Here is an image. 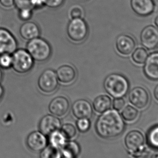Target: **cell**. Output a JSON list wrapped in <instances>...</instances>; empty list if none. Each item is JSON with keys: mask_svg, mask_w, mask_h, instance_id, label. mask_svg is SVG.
I'll list each match as a JSON object with an SVG mask.
<instances>
[{"mask_svg": "<svg viewBox=\"0 0 158 158\" xmlns=\"http://www.w3.org/2000/svg\"><path fill=\"white\" fill-rule=\"evenodd\" d=\"M125 123L121 114L118 110H108L98 118L95 124L97 133L101 138L110 139L123 133Z\"/></svg>", "mask_w": 158, "mask_h": 158, "instance_id": "6da1fadb", "label": "cell"}, {"mask_svg": "<svg viewBox=\"0 0 158 158\" xmlns=\"http://www.w3.org/2000/svg\"><path fill=\"white\" fill-rule=\"evenodd\" d=\"M103 85L106 92L114 98L125 97L130 88L127 79L123 75L117 73H113L107 77Z\"/></svg>", "mask_w": 158, "mask_h": 158, "instance_id": "7a4b0ae2", "label": "cell"}, {"mask_svg": "<svg viewBox=\"0 0 158 158\" xmlns=\"http://www.w3.org/2000/svg\"><path fill=\"white\" fill-rule=\"evenodd\" d=\"M26 49L34 61L40 63L48 61L52 54L51 44L42 37H38L28 41Z\"/></svg>", "mask_w": 158, "mask_h": 158, "instance_id": "3957f363", "label": "cell"}, {"mask_svg": "<svg viewBox=\"0 0 158 158\" xmlns=\"http://www.w3.org/2000/svg\"><path fill=\"white\" fill-rule=\"evenodd\" d=\"M11 69L19 74H26L31 70L35 61L26 49L18 48L13 54Z\"/></svg>", "mask_w": 158, "mask_h": 158, "instance_id": "277c9868", "label": "cell"}, {"mask_svg": "<svg viewBox=\"0 0 158 158\" xmlns=\"http://www.w3.org/2000/svg\"><path fill=\"white\" fill-rule=\"evenodd\" d=\"M88 24L83 18L71 19L67 27V34L69 39L75 44H80L88 36Z\"/></svg>", "mask_w": 158, "mask_h": 158, "instance_id": "5b68a950", "label": "cell"}, {"mask_svg": "<svg viewBox=\"0 0 158 158\" xmlns=\"http://www.w3.org/2000/svg\"><path fill=\"white\" fill-rule=\"evenodd\" d=\"M40 89L45 93H51L57 89L59 81L55 70L51 68L44 70L38 79Z\"/></svg>", "mask_w": 158, "mask_h": 158, "instance_id": "8992f818", "label": "cell"}, {"mask_svg": "<svg viewBox=\"0 0 158 158\" xmlns=\"http://www.w3.org/2000/svg\"><path fill=\"white\" fill-rule=\"evenodd\" d=\"M18 48V41L15 36L7 29L0 28V55L12 54Z\"/></svg>", "mask_w": 158, "mask_h": 158, "instance_id": "52a82bcc", "label": "cell"}, {"mask_svg": "<svg viewBox=\"0 0 158 158\" xmlns=\"http://www.w3.org/2000/svg\"><path fill=\"white\" fill-rule=\"evenodd\" d=\"M143 46L148 50H153L158 47V29L153 26H148L143 29L140 34Z\"/></svg>", "mask_w": 158, "mask_h": 158, "instance_id": "ba28073f", "label": "cell"}, {"mask_svg": "<svg viewBox=\"0 0 158 158\" xmlns=\"http://www.w3.org/2000/svg\"><path fill=\"white\" fill-rule=\"evenodd\" d=\"M129 100L135 107L141 110L144 109L149 104L148 93L145 88L136 87L130 91Z\"/></svg>", "mask_w": 158, "mask_h": 158, "instance_id": "9c48e42d", "label": "cell"}, {"mask_svg": "<svg viewBox=\"0 0 158 158\" xmlns=\"http://www.w3.org/2000/svg\"><path fill=\"white\" fill-rule=\"evenodd\" d=\"M145 143L143 134L138 131L134 130L129 132L125 139V144L128 150L133 153L143 149Z\"/></svg>", "mask_w": 158, "mask_h": 158, "instance_id": "30bf717a", "label": "cell"}, {"mask_svg": "<svg viewBox=\"0 0 158 158\" xmlns=\"http://www.w3.org/2000/svg\"><path fill=\"white\" fill-rule=\"evenodd\" d=\"M55 72L59 82L64 85L73 83L77 78V70L71 64H65L61 65Z\"/></svg>", "mask_w": 158, "mask_h": 158, "instance_id": "8fae6325", "label": "cell"}, {"mask_svg": "<svg viewBox=\"0 0 158 158\" xmlns=\"http://www.w3.org/2000/svg\"><path fill=\"white\" fill-rule=\"evenodd\" d=\"M20 36L27 41L40 37L41 29L38 24L31 21L24 22L19 29Z\"/></svg>", "mask_w": 158, "mask_h": 158, "instance_id": "7c38bea8", "label": "cell"}, {"mask_svg": "<svg viewBox=\"0 0 158 158\" xmlns=\"http://www.w3.org/2000/svg\"><path fill=\"white\" fill-rule=\"evenodd\" d=\"M143 72L147 78L158 80V52H154L147 56L145 62Z\"/></svg>", "mask_w": 158, "mask_h": 158, "instance_id": "4fadbf2b", "label": "cell"}, {"mask_svg": "<svg viewBox=\"0 0 158 158\" xmlns=\"http://www.w3.org/2000/svg\"><path fill=\"white\" fill-rule=\"evenodd\" d=\"M131 6L133 11L141 16L151 15L155 8L153 0H131Z\"/></svg>", "mask_w": 158, "mask_h": 158, "instance_id": "5bb4252c", "label": "cell"}, {"mask_svg": "<svg viewBox=\"0 0 158 158\" xmlns=\"http://www.w3.org/2000/svg\"><path fill=\"white\" fill-rule=\"evenodd\" d=\"M61 126L59 118L55 116L47 115L41 120L39 124L40 132L44 135H50L59 130Z\"/></svg>", "mask_w": 158, "mask_h": 158, "instance_id": "9a60e30c", "label": "cell"}, {"mask_svg": "<svg viewBox=\"0 0 158 158\" xmlns=\"http://www.w3.org/2000/svg\"><path fill=\"white\" fill-rule=\"evenodd\" d=\"M73 114L77 118H90L93 114L92 105L88 101L80 99L75 101L73 105Z\"/></svg>", "mask_w": 158, "mask_h": 158, "instance_id": "2e32d148", "label": "cell"}, {"mask_svg": "<svg viewBox=\"0 0 158 158\" xmlns=\"http://www.w3.org/2000/svg\"><path fill=\"white\" fill-rule=\"evenodd\" d=\"M116 46V48L120 54L123 55H130L134 51L135 42L129 35L121 34L117 37Z\"/></svg>", "mask_w": 158, "mask_h": 158, "instance_id": "e0dca14e", "label": "cell"}, {"mask_svg": "<svg viewBox=\"0 0 158 158\" xmlns=\"http://www.w3.org/2000/svg\"><path fill=\"white\" fill-rule=\"evenodd\" d=\"M47 140L44 134L40 132H34L29 135L27 144L34 152L41 151L46 147Z\"/></svg>", "mask_w": 158, "mask_h": 158, "instance_id": "ac0fdd59", "label": "cell"}, {"mask_svg": "<svg viewBox=\"0 0 158 158\" xmlns=\"http://www.w3.org/2000/svg\"><path fill=\"white\" fill-rule=\"evenodd\" d=\"M69 107V103L66 98L58 97L51 101L49 106V110L56 116H62L66 114Z\"/></svg>", "mask_w": 158, "mask_h": 158, "instance_id": "d6986e66", "label": "cell"}, {"mask_svg": "<svg viewBox=\"0 0 158 158\" xmlns=\"http://www.w3.org/2000/svg\"><path fill=\"white\" fill-rule=\"evenodd\" d=\"M111 105V99L106 95H99L95 99L93 102V107L95 112L101 114L110 110Z\"/></svg>", "mask_w": 158, "mask_h": 158, "instance_id": "ffe728a7", "label": "cell"}, {"mask_svg": "<svg viewBox=\"0 0 158 158\" xmlns=\"http://www.w3.org/2000/svg\"><path fill=\"white\" fill-rule=\"evenodd\" d=\"M66 139H67L61 132L57 130L50 134L49 141L52 147H54L55 149H60L64 146L66 143Z\"/></svg>", "mask_w": 158, "mask_h": 158, "instance_id": "44dd1931", "label": "cell"}, {"mask_svg": "<svg viewBox=\"0 0 158 158\" xmlns=\"http://www.w3.org/2000/svg\"><path fill=\"white\" fill-rule=\"evenodd\" d=\"M121 115L126 121L133 122L138 118V110L132 106L128 105L123 109Z\"/></svg>", "mask_w": 158, "mask_h": 158, "instance_id": "7402d4cb", "label": "cell"}, {"mask_svg": "<svg viewBox=\"0 0 158 158\" xmlns=\"http://www.w3.org/2000/svg\"><path fill=\"white\" fill-rule=\"evenodd\" d=\"M147 143L151 147L158 149V126L149 130L147 136Z\"/></svg>", "mask_w": 158, "mask_h": 158, "instance_id": "603a6c76", "label": "cell"}, {"mask_svg": "<svg viewBox=\"0 0 158 158\" xmlns=\"http://www.w3.org/2000/svg\"><path fill=\"white\" fill-rule=\"evenodd\" d=\"M84 15L85 11L84 8L81 5L77 4L72 5L68 10V16L70 20L74 19L83 18Z\"/></svg>", "mask_w": 158, "mask_h": 158, "instance_id": "cb8c5ba5", "label": "cell"}, {"mask_svg": "<svg viewBox=\"0 0 158 158\" xmlns=\"http://www.w3.org/2000/svg\"><path fill=\"white\" fill-rule=\"evenodd\" d=\"M148 53L143 48H138L136 49L132 55V59L135 63L138 64H143L146 60L147 59Z\"/></svg>", "mask_w": 158, "mask_h": 158, "instance_id": "d4e9b609", "label": "cell"}, {"mask_svg": "<svg viewBox=\"0 0 158 158\" xmlns=\"http://www.w3.org/2000/svg\"><path fill=\"white\" fill-rule=\"evenodd\" d=\"M13 64L12 54L5 53L0 55V68L4 70L11 69Z\"/></svg>", "mask_w": 158, "mask_h": 158, "instance_id": "484cf974", "label": "cell"}, {"mask_svg": "<svg viewBox=\"0 0 158 158\" xmlns=\"http://www.w3.org/2000/svg\"><path fill=\"white\" fill-rule=\"evenodd\" d=\"M61 132L67 139L73 138L77 134V130L71 124H65L61 128Z\"/></svg>", "mask_w": 158, "mask_h": 158, "instance_id": "4316f807", "label": "cell"}, {"mask_svg": "<svg viewBox=\"0 0 158 158\" xmlns=\"http://www.w3.org/2000/svg\"><path fill=\"white\" fill-rule=\"evenodd\" d=\"M63 148L74 156L75 157H77L80 152V148L79 144L75 141H70L66 143Z\"/></svg>", "mask_w": 158, "mask_h": 158, "instance_id": "83f0119b", "label": "cell"}, {"mask_svg": "<svg viewBox=\"0 0 158 158\" xmlns=\"http://www.w3.org/2000/svg\"><path fill=\"white\" fill-rule=\"evenodd\" d=\"M34 10L31 8H24L19 10L18 16L22 21H30L33 15Z\"/></svg>", "mask_w": 158, "mask_h": 158, "instance_id": "f1b7e54d", "label": "cell"}, {"mask_svg": "<svg viewBox=\"0 0 158 158\" xmlns=\"http://www.w3.org/2000/svg\"><path fill=\"white\" fill-rule=\"evenodd\" d=\"M57 150L58 149H55L51 146L46 147L41 151L40 158H55Z\"/></svg>", "mask_w": 158, "mask_h": 158, "instance_id": "f546056e", "label": "cell"}, {"mask_svg": "<svg viewBox=\"0 0 158 158\" xmlns=\"http://www.w3.org/2000/svg\"><path fill=\"white\" fill-rule=\"evenodd\" d=\"M77 124V128L80 132H87L90 128V122L88 118H79Z\"/></svg>", "mask_w": 158, "mask_h": 158, "instance_id": "4dcf8cb0", "label": "cell"}, {"mask_svg": "<svg viewBox=\"0 0 158 158\" xmlns=\"http://www.w3.org/2000/svg\"><path fill=\"white\" fill-rule=\"evenodd\" d=\"M33 0H14V7L18 10L24 8H32Z\"/></svg>", "mask_w": 158, "mask_h": 158, "instance_id": "1f68e13d", "label": "cell"}, {"mask_svg": "<svg viewBox=\"0 0 158 158\" xmlns=\"http://www.w3.org/2000/svg\"><path fill=\"white\" fill-rule=\"evenodd\" d=\"M45 7L51 9H57L64 5L65 0H44Z\"/></svg>", "mask_w": 158, "mask_h": 158, "instance_id": "d6a6232c", "label": "cell"}, {"mask_svg": "<svg viewBox=\"0 0 158 158\" xmlns=\"http://www.w3.org/2000/svg\"><path fill=\"white\" fill-rule=\"evenodd\" d=\"M125 101L123 98H115L113 101V108L118 111L123 110L125 107Z\"/></svg>", "mask_w": 158, "mask_h": 158, "instance_id": "836d02e7", "label": "cell"}, {"mask_svg": "<svg viewBox=\"0 0 158 158\" xmlns=\"http://www.w3.org/2000/svg\"><path fill=\"white\" fill-rule=\"evenodd\" d=\"M74 156L70 153L69 152L62 148L57 150L55 158H75Z\"/></svg>", "mask_w": 158, "mask_h": 158, "instance_id": "e575fe53", "label": "cell"}, {"mask_svg": "<svg viewBox=\"0 0 158 158\" xmlns=\"http://www.w3.org/2000/svg\"><path fill=\"white\" fill-rule=\"evenodd\" d=\"M0 5L5 9H11L14 7V0H0Z\"/></svg>", "mask_w": 158, "mask_h": 158, "instance_id": "d590c367", "label": "cell"}, {"mask_svg": "<svg viewBox=\"0 0 158 158\" xmlns=\"http://www.w3.org/2000/svg\"><path fill=\"white\" fill-rule=\"evenodd\" d=\"M45 7L44 0H33L32 8L33 10L42 9Z\"/></svg>", "mask_w": 158, "mask_h": 158, "instance_id": "8d00e7d4", "label": "cell"}, {"mask_svg": "<svg viewBox=\"0 0 158 158\" xmlns=\"http://www.w3.org/2000/svg\"><path fill=\"white\" fill-rule=\"evenodd\" d=\"M154 97L156 98V101H158V85L156 86L154 91Z\"/></svg>", "mask_w": 158, "mask_h": 158, "instance_id": "74e56055", "label": "cell"}, {"mask_svg": "<svg viewBox=\"0 0 158 158\" xmlns=\"http://www.w3.org/2000/svg\"><path fill=\"white\" fill-rule=\"evenodd\" d=\"M3 94H4V89H3L2 86L0 85V99L2 98Z\"/></svg>", "mask_w": 158, "mask_h": 158, "instance_id": "f35d334b", "label": "cell"}, {"mask_svg": "<svg viewBox=\"0 0 158 158\" xmlns=\"http://www.w3.org/2000/svg\"><path fill=\"white\" fill-rule=\"evenodd\" d=\"M3 76V75L2 69L0 68V82L2 80Z\"/></svg>", "mask_w": 158, "mask_h": 158, "instance_id": "ab89813d", "label": "cell"}, {"mask_svg": "<svg viewBox=\"0 0 158 158\" xmlns=\"http://www.w3.org/2000/svg\"><path fill=\"white\" fill-rule=\"evenodd\" d=\"M155 23H156V27L158 28V16L156 18V20H155Z\"/></svg>", "mask_w": 158, "mask_h": 158, "instance_id": "60d3db41", "label": "cell"}, {"mask_svg": "<svg viewBox=\"0 0 158 158\" xmlns=\"http://www.w3.org/2000/svg\"><path fill=\"white\" fill-rule=\"evenodd\" d=\"M79 1H87V0H79Z\"/></svg>", "mask_w": 158, "mask_h": 158, "instance_id": "b9f144b4", "label": "cell"}, {"mask_svg": "<svg viewBox=\"0 0 158 158\" xmlns=\"http://www.w3.org/2000/svg\"><path fill=\"white\" fill-rule=\"evenodd\" d=\"M156 158H158V156H156Z\"/></svg>", "mask_w": 158, "mask_h": 158, "instance_id": "7bdbcfd3", "label": "cell"}]
</instances>
